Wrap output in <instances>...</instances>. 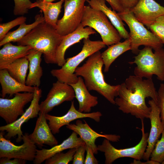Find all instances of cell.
<instances>
[{
  "mask_svg": "<svg viewBox=\"0 0 164 164\" xmlns=\"http://www.w3.org/2000/svg\"><path fill=\"white\" fill-rule=\"evenodd\" d=\"M84 123L77 120L75 124H70L66 125L68 129L76 133L84 142L86 145L93 150L94 154L98 153L97 146L95 144L96 139L99 137H103L110 141L117 142L119 141L120 136L114 134H101L92 129L85 120Z\"/></svg>",
  "mask_w": 164,
  "mask_h": 164,
  "instance_id": "2e32d148",
  "label": "cell"
},
{
  "mask_svg": "<svg viewBox=\"0 0 164 164\" xmlns=\"http://www.w3.org/2000/svg\"><path fill=\"white\" fill-rule=\"evenodd\" d=\"M144 120H142V137L139 142L135 146L124 149L115 148L110 141L105 138L102 144L97 146L98 151L104 152L105 157V163L111 164L116 159L127 157L140 160L142 159L147 145L149 134L145 132Z\"/></svg>",
  "mask_w": 164,
  "mask_h": 164,
  "instance_id": "ba28073f",
  "label": "cell"
},
{
  "mask_svg": "<svg viewBox=\"0 0 164 164\" xmlns=\"http://www.w3.org/2000/svg\"><path fill=\"white\" fill-rule=\"evenodd\" d=\"M103 65L101 53L99 51L89 56L82 66L78 67L75 73L83 78L89 91H96L115 104V97L118 96L120 84L111 85L106 83L102 72Z\"/></svg>",
  "mask_w": 164,
  "mask_h": 164,
  "instance_id": "7a4b0ae2",
  "label": "cell"
},
{
  "mask_svg": "<svg viewBox=\"0 0 164 164\" xmlns=\"http://www.w3.org/2000/svg\"><path fill=\"white\" fill-rule=\"evenodd\" d=\"M77 135L73 131L69 137L61 144L54 146L50 149L43 148L40 150L37 149L33 163L40 164L57 153L68 149L77 148L85 144L84 142L80 137H78Z\"/></svg>",
  "mask_w": 164,
  "mask_h": 164,
  "instance_id": "ffe728a7",
  "label": "cell"
},
{
  "mask_svg": "<svg viewBox=\"0 0 164 164\" xmlns=\"http://www.w3.org/2000/svg\"><path fill=\"white\" fill-rule=\"evenodd\" d=\"M32 49L29 46L14 45L11 42L5 44L0 50V70L6 69L16 60L25 57Z\"/></svg>",
  "mask_w": 164,
  "mask_h": 164,
  "instance_id": "cb8c5ba5",
  "label": "cell"
},
{
  "mask_svg": "<svg viewBox=\"0 0 164 164\" xmlns=\"http://www.w3.org/2000/svg\"><path fill=\"white\" fill-rule=\"evenodd\" d=\"M46 1H47L48 2H52L56 0H45Z\"/></svg>",
  "mask_w": 164,
  "mask_h": 164,
  "instance_id": "b9f144b4",
  "label": "cell"
},
{
  "mask_svg": "<svg viewBox=\"0 0 164 164\" xmlns=\"http://www.w3.org/2000/svg\"><path fill=\"white\" fill-rule=\"evenodd\" d=\"M7 157L0 158V164H25L26 160L18 158H13V159Z\"/></svg>",
  "mask_w": 164,
  "mask_h": 164,
  "instance_id": "74e56055",
  "label": "cell"
},
{
  "mask_svg": "<svg viewBox=\"0 0 164 164\" xmlns=\"http://www.w3.org/2000/svg\"><path fill=\"white\" fill-rule=\"evenodd\" d=\"M96 33L95 31L92 28L89 26L84 28L80 24L75 30L63 36L56 52V60L57 65L61 67L65 63V53L69 47L80 42L82 39L89 37L90 35Z\"/></svg>",
  "mask_w": 164,
  "mask_h": 164,
  "instance_id": "ac0fdd59",
  "label": "cell"
},
{
  "mask_svg": "<svg viewBox=\"0 0 164 164\" xmlns=\"http://www.w3.org/2000/svg\"><path fill=\"white\" fill-rule=\"evenodd\" d=\"M35 21L32 24H26L25 22L20 24L16 30L8 32L4 38L0 41V46L9 42H17L21 39L32 29L40 23L45 21L42 13L35 16Z\"/></svg>",
  "mask_w": 164,
  "mask_h": 164,
  "instance_id": "83f0119b",
  "label": "cell"
},
{
  "mask_svg": "<svg viewBox=\"0 0 164 164\" xmlns=\"http://www.w3.org/2000/svg\"><path fill=\"white\" fill-rule=\"evenodd\" d=\"M160 140L156 143L150 155V159L161 163L164 160V130Z\"/></svg>",
  "mask_w": 164,
  "mask_h": 164,
  "instance_id": "4dcf8cb0",
  "label": "cell"
},
{
  "mask_svg": "<svg viewBox=\"0 0 164 164\" xmlns=\"http://www.w3.org/2000/svg\"><path fill=\"white\" fill-rule=\"evenodd\" d=\"M130 11L148 29L158 18L164 15V7L154 0H139Z\"/></svg>",
  "mask_w": 164,
  "mask_h": 164,
  "instance_id": "9a60e30c",
  "label": "cell"
},
{
  "mask_svg": "<svg viewBox=\"0 0 164 164\" xmlns=\"http://www.w3.org/2000/svg\"><path fill=\"white\" fill-rule=\"evenodd\" d=\"M26 18L22 16L5 23L0 24V41L2 40L8 32L13 27L25 22Z\"/></svg>",
  "mask_w": 164,
  "mask_h": 164,
  "instance_id": "d6a6232c",
  "label": "cell"
},
{
  "mask_svg": "<svg viewBox=\"0 0 164 164\" xmlns=\"http://www.w3.org/2000/svg\"><path fill=\"white\" fill-rule=\"evenodd\" d=\"M133 164H159V162L152 160H146V161L145 162H142L140 160L134 159L133 162L131 163Z\"/></svg>",
  "mask_w": 164,
  "mask_h": 164,
  "instance_id": "60d3db41",
  "label": "cell"
},
{
  "mask_svg": "<svg viewBox=\"0 0 164 164\" xmlns=\"http://www.w3.org/2000/svg\"><path fill=\"white\" fill-rule=\"evenodd\" d=\"M87 0H65L64 13L58 20L56 30L63 36L75 30L81 23Z\"/></svg>",
  "mask_w": 164,
  "mask_h": 164,
  "instance_id": "9c48e42d",
  "label": "cell"
},
{
  "mask_svg": "<svg viewBox=\"0 0 164 164\" xmlns=\"http://www.w3.org/2000/svg\"><path fill=\"white\" fill-rule=\"evenodd\" d=\"M158 92L152 78L130 75L125 82L120 84L115 104L123 112L130 114L141 120L149 118L151 108L145 103L146 98L150 97L157 104Z\"/></svg>",
  "mask_w": 164,
  "mask_h": 164,
  "instance_id": "6da1fadb",
  "label": "cell"
},
{
  "mask_svg": "<svg viewBox=\"0 0 164 164\" xmlns=\"http://www.w3.org/2000/svg\"><path fill=\"white\" fill-rule=\"evenodd\" d=\"M42 93L41 89L38 87H35L33 98L30 105L24 113L13 122L0 127V131H5L7 132L5 136L6 138L10 140L17 135L16 142H19L22 141L23 135L21 126L24 123L30 119L37 117L39 115L40 111L39 101L42 97Z\"/></svg>",
  "mask_w": 164,
  "mask_h": 164,
  "instance_id": "8fae6325",
  "label": "cell"
},
{
  "mask_svg": "<svg viewBox=\"0 0 164 164\" xmlns=\"http://www.w3.org/2000/svg\"><path fill=\"white\" fill-rule=\"evenodd\" d=\"M76 148L70 149L65 153H57L45 160V164H67L73 161Z\"/></svg>",
  "mask_w": 164,
  "mask_h": 164,
  "instance_id": "f546056e",
  "label": "cell"
},
{
  "mask_svg": "<svg viewBox=\"0 0 164 164\" xmlns=\"http://www.w3.org/2000/svg\"><path fill=\"white\" fill-rule=\"evenodd\" d=\"M125 10H130L137 4L139 0H120Z\"/></svg>",
  "mask_w": 164,
  "mask_h": 164,
  "instance_id": "ab89813d",
  "label": "cell"
},
{
  "mask_svg": "<svg viewBox=\"0 0 164 164\" xmlns=\"http://www.w3.org/2000/svg\"><path fill=\"white\" fill-rule=\"evenodd\" d=\"M42 54L41 52L32 49L25 56L29 62V72L26 81V85L34 87H39L40 86L43 74L40 64Z\"/></svg>",
  "mask_w": 164,
  "mask_h": 164,
  "instance_id": "7402d4cb",
  "label": "cell"
},
{
  "mask_svg": "<svg viewBox=\"0 0 164 164\" xmlns=\"http://www.w3.org/2000/svg\"><path fill=\"white\" fill-rule=\"evenodd\" d=\"M117 13L129 28L131 50L133 53L138 54L140 50L139 47L142 45L150 47L154 50L162 48L163 44L159 39L138 20L130 11Z\"/></svg>",
  "mask_w": 164,
  "mask_h": 164,
  "instance_id": "8992f818",
  "label": "cell"
},
{
  "mask_svg": "<svg viewBox=\"0 0 164 164\" xmlns=\"http://www.w3.org/2000/svg\"><path fill=\"white\" fill-rule=\"evenodd\" d=\"M151 108L149 118L151 122V128L147 140V145L142 159H149L151 153L155 144L164 130L160 118V111L156 103L152 99L148 101Z\"/></svg>",
  "mask_w": 164,
  "mask_h": 164,
  "instance_id": "e0dca14e",
  "label": "cell"
},
{
  "mask_svg": "<svg viewBox=\"0 0 164 164\" xmlns=\"http://www.w3.org/2000/svg\"><path fill=\"white\" fill-rule=\"evenodd\" d=\"M149 29L164 44V15L158 18L150 26Z\"/></svg>",
  "mask_w": 164,
  "mask_h": 164,
  "instance_id": "1f68e13d",
  "label": "cell"
},
{
  "mask_svg": "<svg viewBox=\"0 0 164 164\" xmlns=\"http://www.w3.org/2000/svg\"><path fill=\"white\" fill-rule=\"evenodd\" d=\"M86 155L84 164H97L98 161L94 157V154L92 149L86 146Z\"/></svg>",
  "mask_w": 164,
  "mask_h": 164,
  "instance_id": "8d00e7d4",
  "label": "cell"
},
{
  "mask_svg": "<svg viewBox=\"0 0 164 164\" xmlns=\"http://www.w3.org/2000/svg\"><path fill=\"white\" fill-rule=\"evenodd\" d=\"M62 38L55 29L44 21L38 25L17 43L18 45L29 46L42 52L46 63L56 64V52Z\"/></svg>",
  "mask_w": 164,
  "mask_h": 164,
  "instance_id": "3957f363",
  "label": "cell"
},
{
  "mask_svg": "<svg viewBox=\"0 0 164 164\" xmlns=\"http://www.w3.org/2000/svg\"><path fill=\"white\" fill-rule=\"evenodd\" d=\"M70 85L74 90L75 97L79 103L78 110L81 112L90 113L91 108L98 104L97 97L90 94L83 79L80 76H78L77 82Z\"/></svg>",
  "mask_w": 164,
  "mask_h": 164,
  "instance_id": "44dd1931",
  "label": "cell"
},
{
  "mask_svg": "<svg viewBox=\"0 0 164 164\" xmlns=\"http://www.w3.org/2000/svg\"><path fill=\"white\" fill-rule=\"evenodd\" d=\"M86 149V144L80 146L76 148V151L73 155V164H84Z\"/></svg>",
  "mask_w": 164,
  "mask_h": 164,
  "instance_id": "d590c367",
  "label": "cell"
},
{
  "mask_svg": "<svg viewBox=\"0 0 164 164\" xmlns=\"http://www.w3.org/2000/svg\"><path fill=\"white\" fill-rule=\"evenodd\" d=\"M0 83L2 98H4L7 94L12 97L20 92L34 93L35 89V87L28 86L17 81L10 75L6 69L0 70Z\"/></svg>",
  "mask_w": 164,
  "mask_h": 164,
  "instance_id": "603a6c76",
  "label": "cell"
},
{
  "mask_svg": "<svg viewBox=\"0 0 164 164\" xmlns=\"http://www.w3.org/2000/svg\"><path fill=\"white\" fill-rule=\"evenodd\" d=\"M158 92L157 104L160 111V118L164 128V84H160Z\"/></svg>",
  "mask_w": 164,
  "mask_h": 164,
  "instance_id": "e575fe53",
  "label": "cell"
},
{
  "mask_svg": "<svg viewBox=\"0 0 164 164\" xmlns=\"http://www.w3.org/2000/svg\"><path fill=\"white\" fill-rule=\"evenodd\" d=\"M105 0L108 3L113 10L118 12H122L125 11L120 0Z\"/></svg>",
  "mask_w": 164,
  "mask_h": 164,
  "instance_id": "f35d334b",
  "label": "cell"
},
{
  "mask_svg": "<svg viewBox=\"0 0 164 164\" xmlns=\"http://www.w3.org/2000/svg\"><path fill=\"white\" fill-rule=\"evenodd\" d=\"M29 62L25 57L18 59L10 64L6 69L10 75L18 82L26 84Z\"/></svg>",
  "mask_w": 164,
  "mask_h": 164,
  "instance_id": "f1b7e54d",
  "label": "cell"
},
{
  "mask_svg": "<svg viewBox=\"0 0 164 164\" xmlns=\"http://www.w3.org/2000/svg\"><path fill=\"white\" fill-rule=\"evenodd\" d=\"M131 50V41L129 38L125 39L123 42H120L109 46L101 53L104 66V72H107L108 71L112 63L119 56Z\"/></svg>",
  "mask_w": 164,
  "mask_h": 164,
  "instance_id": "4316f807",
  "label": "cell"
},
{
  "mask_svg": "<svg viewBox=\"0 0 164 164\" xmlns=\"http://www.w3.org/2000/svg\"><path fill=\"white\" fill-rule=\"evenodd\" d=\"M46 114L39 111L34 131L29 135L32 140L39 147L45 144L53 147L58 143L47 123Z\"/></svg>",
  "mask_w": 164,
  "mask_h": 164,
  "instance_id": "d6986e66",
  "label": "cell"
},
{
  "mask_svg": "<svg viewBox=\"0 0 164 164\" xmlns=\"http://www.w3.org/2000/svg\"><path fill=\"white\" fill-rule=\"evenodd\" d=\"M83 27H90L100 35L102 41L109 46L120 42L121 38L118 32L107 16L101 11L85 5L81 23Z\"/></svg>",
  "mask_w": 164,
  "mask_h": 164,
  "instance_id": "52a82bcc",
  "label": "cell"
},
{
  "mask_svg": "<svg viewBox=\"0 0 164 164\" xmlns=\"http://www.w3.org/2000/svg\"><path fill=\"white\" fill-rule=\"evenodd\" d=\"M4 132L0 133V158H18L26 161H33L36 154V146L26 133L23 135V143L16 145L4 136Z\"/></svg>",
  "mask_w": 164,
  "mask_h": 164,
  "instance_id": "30bf717a",
  "label": "cell"
},
{
  "mask_svg": "<svg viewBox=\"0 0 164 164\" xmlns=\"http://www.w3.org/2000/svg\"><path fill=\"white\" fill-rule=\"evenodd\" d=\"M34 93L24 92L15 94L12 98H0V116L7 124L12 123L24 113L25 105L32 101Z\"/></svg>",
  "mask_w": 164,
  "mask_h": 164,
  "instance_id": "7c38bea8",
  "label": "cell"
},
{
  "mask_svg": "<svg viewBox=\"0 0 164 164\" xmlns=\"http://www.w3.org/2000/svg\"><path fill=\"white\" fill-rule=\"evenodd\" d=\"M84 45L81 51L77 54L66 59V62L59 69H52L51 74L61 82L69 85L74 84L78 77L75 71L78 66L85 59L106 46L101 40L92 41L89 37L83 39Z\"/></svg>",
  "mask_w": 164,
  "mask_h": 164,
  "instance_id": "277c9868",
  "label": "cell"
},
{
  "mask_svg": "<svg viewBox=\"0 0 164 164\" xmlns=\"http://www.w3.org/2000/svg\"><path fill=\"white\" fill-rule=\"evenodd\" d=\"M75 97L72 87L57 80L53 84L46 99L40 104V111L48 113L55 107L66 101H72Z\"/></svg>",
  "mask_w": 164,
  "mask_h": 164,
  "instance_id": "4fadbf2b",
  "label": "cell"
},
{
  "mask_svg": "<svg viewBox=\"0 0 164 164\" xmlns=\"http://www.w3.org/2000/svg\"><path fill=\"white\" fill-rule=\"evenodd\" d=\"M46 116L52 133L56 134L59 133L61 127L68 125L71 122L78 119L88 118L93 119L97 122H99L102 114L98 111L88 113L81 112L76 109L74 101H72L70 109L64 115L56 116L46 113Z\"/></svg>",
  "mask_w": 164,
  "mask_h": 164,
  "instance_id": "5bb4252c",
  "label": "cell"
},
{
  "mask_svg": "<svg viewBox=\"0 0 164 164\" xmlns=\"http://www.w3.org/2000/svg\"><path fill=\"white\" fill-rule=\"evenodd\" d=\"M64 0L56 2L45 0H37L31 4L30 9L38 7L43 12L45 22L56 29L58 16L61 12Z\"/></svg>",
  "mask_w": 164,
  "mask_h": 164,
  "instance_id": "484cf974",
  "label": "cell"
},
{
  "mask_svg": "<svg viewBox=\"0 0 164 164\" xmlns=\"http://www.w3.org/2000/svg\"><path fill=\"white\" fill-rule=\"evenodd\" d=\"M89 5L93 8L103 12L117 29L121 38L125 39L129 38V33L125 28V24L120 16L115 12L108 8L105 4V0H87Z\"/></svg>",
  "mask_w": 164,
  "mask_h": 164,
  "instance_id": "d4e9b609",
  "label": "cell"
},
{
  "mask_svg": "<svg viewBox=\"0 0 164 164\" xmlns=\"http://www.w3.org/2000/svg\"><path fill=\"white\" fill-rule=\"evenodd\" d=\"M152 49L150 47L145 46L134 57V60L129 63L136 65L134 75L150 79L155 75L159 80L164 81V49H158L154 53Z\"/></svg>",
  "mask_w": 164,
  "mask_h": 164,
  "instance_id": "5b68a950",
  "label": "cell"
},
{
  "mask_svg": "<svg viewBox=\"0 0 164 164\" xmlns=\"http://www.w3.org/2000/svg\"><path fill=\"white\" fill-rule=\"evenodd\" d=\"M161 164H164V160H163V161L162 162V163Z\"/></svg>",
  "mask_w": 164,
  "mask_h": 164,
  "instance_id": "7bdbcfd3",
  "label": "cell"
},
{
  "mask_svg": "<svg viewBox=\"0 0 164 164\" xmlns=\"http://www.w3.org/2000/svg\"><path fill=\"white\" fill-rule=\"evenodd\" d=\"M15 6L13 13L15 15H23L28 12L32 3L30 0H14Z\"/></svg>",
  "mask_w": 164,
  "mask_h": 164,
  "instance_id": "836d02e7",
  "label": "cell"
}]
</instances>
